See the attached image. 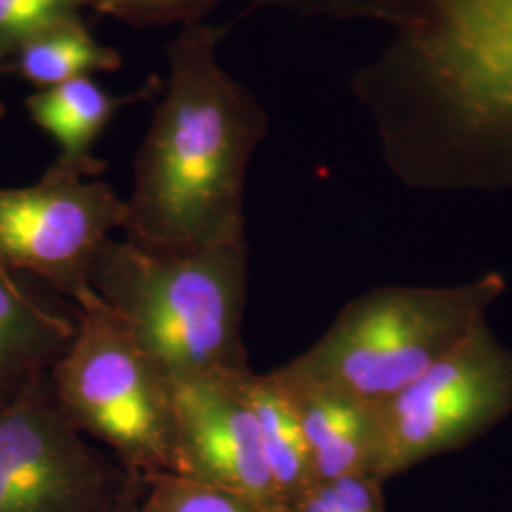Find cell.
I'll use <instances>...</instances> for the list:
<instances>
[{"label":"cell","instance_id":"1","mask_svg":"<svg viewBox=\"0 0 512 512\" xmlns=\"http://www.w3.org/2000/svg\"><path fill=\"white\" fill-rule=\"evenodd\" d=\"M391 33L351 78L385 162L433 192L512 190V0H253Z\"/></svg>","mask_w":512,"mask_h":512},{"label":"cell","instance_id":"2","mask_svg":"<svg viewBox=\"0 0 512 512\" xmlns=\"http://www.w3.org/2000/svg\"><path fill=\"white\" fill-rule=\"evenodd\" d=\"M226 29L184 25L169 82L139 147L124 239L156 255L245 241V179L268 114L217 59Z\"/></svg>","mask_w":512,"mask_h":512},{"label":"cell","instance_id":"3","mask_svg":"<svg viewBox=\"0 0 512 512\" xmlns=\"http://www.w3.org/2000/svg\"><path fill=\"white\" fill-rule=\"evenodd\" d=\"M247 241L184 255L109 238L93 262V293L133 342L177 384L249 370L241 338Z\"/></svg>","mask_w":512,"mask_h":512},{"label":"cell","instance_id":"4","mask_svg":"<svg viewBox=\"0 0 512 512\" xmlns=\"http://www.w3.org/2000/svg\"><path fill=\"white\" fill-rule=\"evenodd\" d=\"M505 291L499 272L446 287L372 289L348 302L311 348L275 372L294 384L385 403L458 348Z\"/></svg>","mask_w":512,"mask_h":512},{"label":"cell","instance_id":"5","mask_svg":"<svg viewBox=\"0 0 512 512\" xmlns=\"http://www.w3.org/2000/svg\"><path fill=\"white\" fill-rule=\"evenodd\" d=\"M71 346L50 368L67 420L147 478L175 463V384L93 293L76 306Z\"/></svg>","mask_w":512,"mask_h":512},{"label":"cell","instance_id":"6","mask_svg":"<svg viewBox=\"0 0 512 512\" xmlns=\"http://www.w3.org/2000/svg\"><path fill=\"white\" fill-rule=\"evenodd\" d=\"M143 494V476L67 420L50 372L0 406V512H135Z\"/></svg>","mask_w":512,"mask_h":512},{"label":"cell","instance_id":"7","mask_svg":"<svg viewBox=\"0 0 512 512\" xmlns=\"http://www.w3.org/2000/svg\"><path fill=\"white\" fill-rule=\"evenodd\" d=\"M512 414V349L488 321L458 348L380 404V458L385 484L427 459L461 450Z\"/></svg>","mask_w":512,"mask_h":512},{"label":"cell","instance_id":"8","mask_svg":"<svg viewBox=\"0 0 512 512\" xmlns=\"http://www.w3.org/2000/svg\"><path fill=\"white\" fill-rule=\"evenodd\" d=\"M126 217L110 184L48 167L33 186L0 188V266L35 275L78 306L93 296L95 256Z\"/></svg>","mask_w":512,"mask_h":512},{"label":"cell","instance_id":"9","mask_svg":"<svg viewBox=\"0 0 512 512\" xmlns=\"http://www.w3.org/2000/svg\"><path fill=\"white\" fill-rule=\"evenodd\" d=\"M232 376H196L175 384L171 473L241 495L262 511L283 512L255 416Z\"/></svg>","mask_w":512,"mask_h":512},{"label":"cell","instance_id":"10","mask_svg":"<svg viewBox=\"0 0 512 512\" xmlns=\"http://www.w3.org/2000/svg\"><path fill=\"white\" fill-rule=\"evenodd\" d=\"M19 275L0 266V406L50 372L78 329L74 304L54 306Z\"/></svg>","mask_w":512,"mask_h":512},{"label":"cell","instance_id":"11","mask_svg":"<svg viewBox=\"0 0 512 512\" xmlns=\"http://www.w3.org/2000/svg\"><path fill=\"white\" fill-rule=\"evenodd\" d=\"M272 372L291 393L317 482L344 476L376 478L380 404L313 385L294 384Z\"/></svg>","mask_w":512,"mask_h":512},{"label":"cell","instance_id":"12","mask_svg":"<svg viewBox=\"0 0 512 512\" xmlns=\"http://www.w3.org/2000/svg\"><path fill=\"white\" fill-rule=\"evenodd\" d=\"M154 90L156 86L150 82L133 95L116 97L93 78H74L59 86L38 90L25 105L33 122L59 147V154L50 167L65 175L97 179L105 171V162L95 158L92 150L103 129L109 126L118 110L141 97H148Z\"/></svg>","mask_w":512,"mask_h":512},{"label":"cell","instance_id":"13","mask_svg":"<svg viewBox=\"0 0 512 512\" xmlns=\"http://www.w3.org/2000/svg\"><path fill=\"white\" fill-rule=\"evenodd\" d=\"M232 380L255 416L264 458L285 509L317 482L291 393L274 372L256 374L249 368Z\"/></svg>","mask_w":512,"mask_h":512},{"label":"cell","instance_id":"14","mask_svg":"<svg viewBox=\"0 0 512 512\" xmlns=\"http://www.w3.org/2000/svg\"><path fill=\"white\" fill-rule=\"evenodd\" d=\"M14 71L38 90L59 86L74 78H92L122 67L118 50L101 44L80 16L59 21L12 54Z\"/></svg>","mask_w":512,"mask_h":512},{"label":"cell","instance_id":"15","mask_svg":"<svg viewBox=\"0 0 512 512\" xmlns=\"http://www.w3.org/2000/svg\"><path fill=\"white\" fill-rule=\"evenodd\" d=\"M135 512H266L249 499L177 473L145 478V494Z\"/></svg>","mask_w":512,"mask_h":512},{"label":"cell","instance_id":"16","mask_svg":"<svg viewBox=\"0 0 512 512\" xmlns=\"http://www.w3.org/2000/svg\"><path fill=\"white\" fill-rule=\"evenodd\" d=\"M92 0H0V54L6 59L21 44L59 21L80 16Z\"/></svg>","mask_w":512,"mask_h":512},{"label":"cell","instance_id":"17","mask_svg":"<svg viewBox=\"0 0 512 512\" xmlns=\"http://www.w3.org/2000/svg\"><path fill=\"white\" fill-rule=\"evenodd\" d=\"M382 486L370 476L319 480L283 512H385Z\"/></svg>","mask_w":512,"mask_h":512},{"label":"cell","instance_id":"18","mask_svg":"<svg viewBox=\"0 0 512 512\" xmlns=\"http://www.w3.org/2000/svg\"><path fill=\"white\" fill-rule=\"evenodd\" d=\"M220 0H92L93 10L131 27H165L203 23Z\"/></svg>","mask_w":512,"mask_h":512},{"label":"cell","instance_id":"19","mask_svg":"<svg viewBox=\"0 0 512 512\" xmlns=\"http://www.w3.org/2000/svg\"><path fill=\"white\" fill-rule=\"evenodd\" d=\"M4 61H6V57L0 54V71H2V63H4ZM2 112H4V109H2V101H0V116H2Z\"/></svg>","mask_w":512,"mask_h":512}]
</instances>
